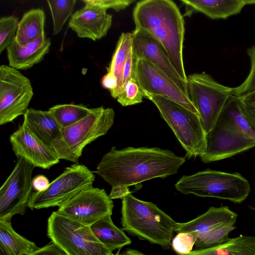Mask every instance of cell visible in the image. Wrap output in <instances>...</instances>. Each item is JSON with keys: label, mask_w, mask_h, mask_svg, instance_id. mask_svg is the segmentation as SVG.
<instances>
[{"label": "cell", "mask_w": 255, "mask_h": 255, "mask_svg": "<svg viewBox=\"0 0 255 255\" xmlns=\"http://www.w3.org/2000/svg\"><path fill=\"white\" fill-rule=\"evenodd\" d=\"M185 160L170 150L158 147L118 149L113 146L102 158L96 173L112 186V199H123L130 193L128 187L175 174Z\"/></svg>", "instance_id": "1"}, {"label": "cell", "mask_w": 255, "mask_h": 255, "mask_svg": "<svg viewBox=\"0 0 255 255\" xmlns=\"http://www.w3.org/2000/svg\"><path fill=\"white\" fill-rule=\"evenodd\" d=\"M132 16L135 29L144 30L158 40L176 71L188 83L183 59L184 20L176 3L170 0H141Z\"/></svg>", "instance_id": "2"}, {"label": "cell", "mask_w": 255, "mask_h": 255, "mask_svg": "<svg viewBox=\"0 0 255 255\" xmlns=\"http://www.w3.org/2000/svg\"><path fill=\"white\" fill-rule=\"evenodd\" d=\"M204 163L222 160L255 147V131L241 109L239 98L232 95L212 129L206 135Z\"/></svg>", "instance_id": "3"}, {"label": "cell", "mask_w": 255, "mask_h": 255, "mask_svg": "<svg viewBox=\"0 0 255 255\" xmlns=\"http://www.w3.org/2000/svg\"><path fill=\"white\" fill-rule=\"evenodd\" d=\"M121 214L123 230L164 249L171 245L177 223L156 204L130 193L122 199Z\"/></svg>", "instance_id": "4"}, {"label": "cell", "mask_w": 255, "mask_h": 255, "mask_svg": "<svg viewBox=\"0 0 255 255\" xmlns=\"http://www.w3.org/2000/svg\"><path fill=\"white\" fill-rule=\"evenodd\" d=\"M115 116L111 108L102 106L91 109L86 117L62 128L51 148L59 159L78 164L85 146L107 134L114 124Z\"/></svg>", "instance_id": "5"}, {"label": "cell", "mask_w": 255, "mask_h": 255, "mask_svg": "<svg viewBox=\"0 0 255 255\" xmlns=\"http://www.w3.org/2000/svg\"><path fill=\"white\" fill-rule=\"evenodd\" d=\"M180 193L201 197L243 202L251 191L249 182L239 173H228L207 169L190 175H184L175 183Z\"/></svg>", "instance_id": "6"}, {"label": "cell", "mask_w": 255, "mask_h": 255, "mask_svg": "<svg viewBox=\"0 0 255 255\" xmlns=\"http://www.w3.org/2000/svg\"><path fill=\"white\" fill-rule=\"evenodd\" d=\"M144 94L157 107L186 152L188 159L201 157L205 152L206 133L200 117L180 104L165 97Z\"/></svg>", "instance_id": "7"}, {"label": "cell", "mask_w": 255, "mask_h": 255, "mask_svg": "<svg viewBox=\"0 0 255 255\" xmlns=\"http://www.w3.org/2000/svg\"><path fill=\"white\" fill-rule=\"evenodd\" d=\"M47 236L66 255H114L90 226L54 211L47 220Z\"/></svg>", "instance_id": "8"}, {"label": "cell", "mask_w": 255, "mask_h": 255, "mask_svg": "<svg viewBox=\"0 0 255 255\" xmlns=\"http://www.w3.org/2000/svg\"><path fill=\"white\" fill-rule=\"evenodd\" d=\"M189 97L199 114L206 133L214 127L230 97L233 88L223 85L208 74L187 76Z\"/></svg>", "instance_id": "9"}, {"label": "cell", "mask_w": 255, "mask_h": 255, "mask_svg": "<svg viewBox=\"0 0 255 255\" xmlns=\"http://www.w3.org/2000/svg\"><path fill=\"white\" fill-rule=\"evenodd\" d=\"M238 215L228 206L211 207L204 214L185 223H177L175 232L190 233L196 238V250L218 246L229 238Z\"/></svg>", "instance_id": "10"}, {"label": "cell", "mask_w": 255, "mask_h": 255, "mask_svg": "<svg viewBox=\"0 0 255 255\" xmlns=\"http://www.w3.org/2000/svg\"><path fill=\"white\" fill-rule=\"evenodd\" d=\"M93 172L83 164H73L41 192H33L28 204L31 210L60 207L79 192L93 186Z\"/></svg>", "instance_id": "11"}, {"label": "cell", "mask_w": 255, "mask_h": 255, "mask_svg": "<svg viewBox=\"0 0 255 255\" xmlns=\"http://www.w3.org/2000/svg\"><path fill=\"white\" fill-rule=\"evenodd\" d=\"M29 79L19 70L0 66V125L24 115L33 96Z\"/></svg>", "instance_id": "12"}, {"label": "cell", "mask_w": 255, "mask_h": 255, "mask_svg": "<svg viewBox=\"0 0 255 255\" xmlns=\"http://www.w3.org/2000/svg\"><path fill=\"white\" fill-rule=\"evenodd\" d=\"M34 167L18 157L12 172L0 189V220L11 221L17 214L24 215L32 194Z\"/></svg>", "instance_id": "13"}, {"label": "cell", "mask_w": 255, "mask_h": 255, "mask_svg": "<svg viewBox=\"0 0 255 255\" xmlns=\"http://www.w3.org/2000/svg\"><path fill=\"white\" fill-rule=\"evenodd\" d=\"M114 202L104 189H85L59 207L57 212L83 224L91 226L103 217L112 215Z\"/></svg>", "instance_id": "14"}, {"label": "cell", "mask_w": 255, "mask_h": 255, "mask_svg": "<svg viewBox=\"0 0 255 255\" xmlns=\"http://www.w3.org/2000/svg\"><path fill=\"white\" fill-rule=\"evenodd\" d=\"M135 76L144 93L165 97L199 116L189 97L172 79L149 61L143 58L136 60Z\"/></svg>", "instance_id": "15"}, {"label": "cell", "mask_w": 255, "mask_h": 255, "mask_svg": "<svg viewBox=\"0 0 255 255\" xmlns=\"http://www.w3.org/2000/svg\"><path fill=\"white\" fill-rule=\"evenodd\" d=\"M9 141L17 158L25 159L34 167L48 169L59 162L51 147L31 131L23 122L10 135Z\"/></svg>", "instance_id": "16"}, {"label": "cell", "mask_w": 255, "mask_h": 255, "mask_svg": "<svg viewBox=\"0 0 255 255\" xmlns=\"http://www.w3.org/2000/svg\"><path fill=\"white\" fill-rule=\"evenodd\" d=\"M131 49L136 60L143 58L153 64L189 97L188 83L180 77L163 47L153 36L144 30L135 29L132 32Z\"/></svg>", "instance_id": "17"}, {"label": "cell", "mask_w": 255, "mask_h": 255, "mask_svg": "<svg viewBox=\"0 0 255 255\" xmlns=\"http://www.w3.org/2000/svg\"><path fill=\"white\" fill-rule=\"evenodd\" d=\"M85 5L73 13L70 18L68 27L78 37L93 41L105 37L112 24V15L105 8L82 0Z\"/></svg>", "instance_id": "18"}, {"label": "cell", "mask_w": 255, "mask_h": 255, "mask_svg": "<svg viewBox=\"0 0 255 255\" xmlns=\"http://www.w3.org/2000/svg\"><path fill=\"white\" fill-rule=\"evenodd\" d=\"M50 46V39L45 33L22 46L14 40L6 49L9 66L18 70L29 69L42 60Z\"/></svg>", "instance_id": "19"}, {"label": "cell", "mask_w": 255, "mask_h": 255, "mask_svg": "<svg viewBox=\"0 0 255 255\" xmlns=\"http://www.w3.org/2000/svg\"><path fill=\"white\" fill-rule=\"evenodd\" d=\"M181 2L186 6V15L196 11L213 19H226L237 14L247 5L245 0H181Z\"/></svg>", "instance_id": "20"}, {"label": "cell", "mask_w": 255, "mask_h": 255, "mask_svg": "<svg viewBox=\"0 0 255 255\" xmlns=\"http://www.w3.org/2000/svg\"><path fill=\"white\" fill-rule=\"evenodd\" d=\"M23 122L36 136L51 147L60 135L62 128L49 111L28 109Z\"/></svg>", "instance_id": "21"}, {"label": "cell", "mask_w": 255, "mask_h": 255, "mask_svg": "<svg viewBox=\"0 0 255 255\" xmlns=\"http://www.w3.org/2000/svg\"><path fill=\"white\" fill-rule=\"evenodd\" d=\"M90 227L98 240L112 252L131 243L123 229L114 224L110 215L95 222Z\"/></svg>", "instance_id": "22"}, {"label": "cell", "mask_w": 255, "mask_h": 255, "mask_svg": "<svg viewBox=\"0 0 255 255\" xmlns=\"http://www.w3.org/2000/svg\"><path fill=\"white\" fill-rule=\"evenodd\" d=\"M45 12L42 8L27 11L19 20L14 40L22 46L36 40L45 33Z\"/></svg>", "instance_id": "23"}, {"label": "cell", "mask_w": 255, "mask_h": 255, "mask_svg": "<svg viewBox=\"0 0 255 255\" xmlns=\"http://www.w3.org/2000/svg\"><path fill=\"white\" fill-rule=\"evenodd\" d=\"M177 255H255V237L241 235L214 247Z\"/></svg>", "instance_id": "24"}, {"label": "cell", "mask_w": 255, "mask_h": 255, "mask_svg": "<svg viewBox=\"0 0 255 255\" xmlns=\"http://www.w3.org/2000/svg\"><path fill=\"white\" fill-rule=\"evenodd\" d=\"M0 247L9 255H28L39 248L34 242L16 233L11 221L0 220Z\"/></svg>", "instance_id": "25"}, {"label": "cell", "mask_w": 255, "mask_h": 255, "mask_svg": "<svg viewBox=\"0 0 255 255\" xmlns=\"http://www.w3.org/2000/svg\"><path fill=\"white\" fill-rule=\"evenodd\" d=\"M132 45V33L123 32L120 36L111 61L107 67V73L114 76L118 82L117 87L111 96L117 99L122 89L123 70Z\"/></svg>", "instance_id": "26"}, {"label": "cell", "mask_w": 255, "mask_h": 255, "mask_svg": "<svg viewBox=\"0 0 255 255\" xmlns=\"http://www.w3.org/2000/svg\"><path fill=\"white\" fill-rule=\"evenodd\" d=\"M48 110L53 114L62 128L73 125L86 117L91 112L82 104H60L50 108Z\"/></svg>", "instance_id": "27"}, {"label": "cell", "mask_w": 255, "mask_h": 255, "mask_svg": "<svg viewBox=\"0 0 255 255\" xmlns=\"http://www.w3.org/2000/svg\"><path fill=\"white\" fill-rule=\"evenodd\" d=\"M77 0H47L53 21V34L60 32L68 19L73 14Z\"/></svg>", "instance_id": "28"}, {"label": "cell", "mask_w": 255, "mask_h": 255, "mask_svg": "<svg viewBox=\"0 0 255 255\" xmlns=\"http://www.w3.org/2000/svg\"><path fill=\"white\" fill-rule=\"evenodd\" d=\"M144 94L134 74L123 85L117 100L123 106H128L143 102Z\"/></svg>", "instance_id": "29"}, {"label": "cell", "mask_w": 255, "mask_h": 255, "mask_svg": "<svg viewBox=\"0 0 255 255\" xmlns=\"http://www.w3.org/2000/svg\"><path fill=\"white\" fill-rule=\"evenodd\" d=\"M19 20L11 15L0 18V54L14 40Z\"/></svg>", "instance_id": "30"}, {"label": "cell", "mask_w": 255, "mask_h": 255, "mask_svg": "<svg viewBox=\"0 0 255 255\" xmlns=\"http://www.w3.org/2000/svg\"><path fill=\"white\" fill-rule=\"evenodd\" d=\"M251 67L249 73L244 81L238 86L233 88L232 94L240 97L255 91V45L247 50Z\"/></svg>", "instance_id": "31"}, {"label": "cell", "mask_w": 255, "mask_h": 255, "mask_svg": "<svg viewBox=\"0 0 255 255\" xmlns=\"http://www.w3.org/2000/svg\"><path fill=\"white\" fill-rule=\"evenodd\" d=\"M196 240L192 234L180 232L173 238L171 246L177 255H186L192 251Z\"/></svg>", "instance_id": "32"}, {"label": "cell", "mask_w": 255, "mask_h": 255, "mask_svg": "<svg viewBox=\"0 0 255 255\" xmlns=\"http://www.w3.org/2000/svg\"><path fill=\"white\" fill-rule=\"evenodd\" d=\"M238 97L244 116L255 131V91Z\"/></svg>", "instance_id": "33"}, {"label": "cell", "mask_w": 255, "mask_h": 255, "mask_svg": "<svg viewBox=\"0 0 255 255\" xmlns=\"http://www.w3.org/2000/svg\"><path fill=\"white\" fill-rule=\"evenodd\" d=\"M94 4L102 7L106 9L111 8L116 11L123 10L133 3L132 0H88Z\"/></svg>", "instance_id": "34"}, {"label": "cell", "mask_w": 255, "mask_h": 255, "mask_svg": "<svg viewBox=\"0 0 255 255\" xmlns=\"http://www.w3.org/2000/svg\"><path fill=\"white\" fill-rule=\"evenodd\" d=\"M135 62L131 48L123 70L122 87L126 82L134 74Z\"/></svg>", "instance_id": "35"}, {"label": "cell", "mask_w": 255, "mask_h": 255, "mask_svg": "<svg viewBox=\"0 0 255 255\" xmlns=\"http://www.w3.org/2000/svg\"><path fill=\"white\" fill-rule=\"evenodd\" d=\"M28 255H66L55 243L52 241L46 246Z\"/></svg>", "instance_id": "36"}, {"label": "cell", "mask_w": 255, "mask_h": 255, "mask_svg": "<svg viewBox=\"0 0 255 255\" xmlns=\"http://www.w3.org/2000/svg\"><path fill=\"white\" fill-rule=\"evenodd\" d=\"M49 179L43 175H38L32 178V189L36 192H41L46 190L50 185Z\"/></svg>", "instance_id": "37"}, {"label": "cell", "mask_w": 255, "mask_h": 255, "mask_svg": "<svg viewBox=\"0 0 255 255\" xmlns=\"http://www.w3.org/2000/svg\"><path fill=\"white\" fill-rule=\"evenodd\" d=\"M101 84L104 88L110 91L111 95H112L117 87L118 82L114 76L110 73H107L102 79Z\"/></svg>", "instance_id": "38"}, {"label": "cell", "mask_w": 255, "mask_h": 255, "mask_svg": "<svg viewBox=\"0 0 255 255\" xmlns=\"http://www.w3.org/2000/svg\"><path fill=\"white\" fill-rule=\"evenodd\" d=\"M124 255H146L134 249H128L123 253Z\"/></svg>", "instance_id": "39"}, {"label": "cell", "mask_w": 255, "mask_h": 255, "mask_svg": "<svg viewBox=\"0 0 255 255\" xmlns=\"http://www.w3.org/2000/svg\"><path fill=\"white\" fill-rule=\"evenodd\" d=\"M246 4H255V0H245Z\"/></svg>", "instance_id": "40"}, {"label": "cell", "mask_w": 255, "mask_h": 255, "mask_svg": "<svg viewBox=\"0 0 255 255\" xmlns=\"http://www.w3.org/2000/svg\"><path fill=\"white\" fill-rule=\"evenodd\" d=\"M0 255H9L2 248L0 247Z\"/></svg>", "instance_id": "41"}, {"label": "cell", "mask_w": 255, "mask_h": 255, "mask_svg": "<svg viewBox=\"0 0 255 255\" xmlns=\"http://www.w3.org/2000/svg\"><path fill=\"white\" fill-rule=\"evenodd\" d=\"M124 255L123 254H120L119 253H117L116 255Z\"/></svg>", "instance_id": "42"}]
</instances>
